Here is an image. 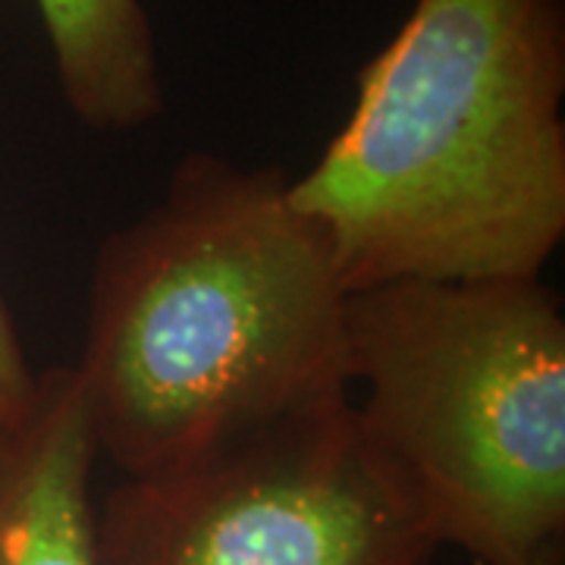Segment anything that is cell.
<instances>
[{
	"label": "cell",
	"instance_id": "cell-1",
	"mask_svg": "<svg viewBox=\"0 0 565 565\" xmlns=\"http://www.w3.org/2000/svg\"><path fill=\"white\" fill-rule=\"evenodd\" d=\"M345 305L333 248L280 167L185 154L95 258L70 367L98 459L154 475L352 396Z\"/></svg>",
	"mask_w": 565,
	"mask_h": 565
},
{
	"label": "cell",
	"instance_id": "cell-2",
	"mask_svg": "<svg viewBox=\"0 0 565 565\" xmlns=\"http://www.w3.org/2000/svg\"><path fill=\"white\" fill-rule=\"evenodd\" d=\"M565 0H415L289 180L349 292L541 277L565 236Z\"/></svg>",
	"mask_w": 565,
	"mask_h": 565
},
{
	"label": "cell",
	"instance_id": "cell-3",
	"mask_svg": "<svg viewBox=\"0 0 565 565\" xmlns=\"http://www.w3.org/2000/svg\"><path fill=\"white\" fill-rule=\"evenodd\" d=\"M364 440L437 546L531 565L565 534V318L541 277L349 292Z\"/></svg>",
	"mask_w": 565,
	"mask_h": 565
},
{
	"label": "cell",
	"instance_id": "cell-4",
	"mask_svg": "<svg viewBox=\"0 0 565 565\" xmlns=\"http://www.w3.org/2000/svg\"><path fill=\"white\" fill-rule=\"evenodd\" d=\"M95 546L102 565H430L440 550L352 396L122 478L95 509Z\"/></svg>",
	"mask_w": 565,
	"mask_h": 565
},
{
	"label": "cell",
	"instance_id": "cell-5",
	"mask_svg": "<svg viewBox=\"0 0 565 565\" xmlns=\"http://www.w3.org/2000/svg\"><path fill=\"white\" fill-rule=\"evenodd\" d=\"M95 462L73 367L41 371L25 405L0 415V565H102Z\"/></svg>",
	"mask_w": 565,
	"mask_h": 565
},
{
	"label": "cell",
	"instance_id": "cell-6",
	"mask_svg": "<svg viewBox=\"0 0 565 565\" xmlns=\"http://www.w3.org/2000/svg\"><path fill=\"white\" fill-rule=\"evenodd\" d=\"M63 102L92 132H136L163 114L151 17L141 0H32Z\"/></svg>",
	"mask_w": 565,
	"mask_h": 565
},
{
	"label": "cell",
	"instance_id": "cell-7",
	"mask_svg": "<svg viewBox=\"0 0 565 565\" xmlns=\"http://www.w3.org/2000/svg\"><path fill=\"white\" fill-rule=\"evenodd\" d=\"M39 381V371L25 359L17 323L7 311V302L0 299V415H10L25 405Z\"/></svg>",
	"mask_w": 565,
	"mask_h": 565
},
{
	"label": "cell",
	"instance_id": "cell-8",
	"mask_svg": "<svg viewBox=\"0 0 565 565\" xmlns=\"http://www.w3.org/2000/svg\"><path fill=\"white\" fill-rule=\"evenodd\" d=\"M531 565H565V553H563V544H556V546H550L546 553H541L537 559Z\"/></svg>",
	"mask_w": 565,
	"mask_h": 565
}]
</instances>
